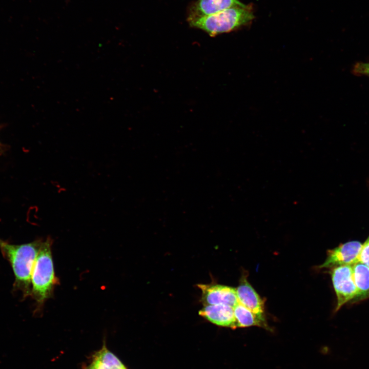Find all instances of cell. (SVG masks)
Instances as JSON below:
<instances>
[{"label":"cell","instance_id":"30bf717a","mask_svg":"<svg viewBox=\"0 0 369 369\" xmlns=\"http://www.w3.org/2000/svg\"><path fill=\"white\" fill-rule=\"evenodd\" d=\"M236 327L257 326L270 330L266 320H263L247 308L238 302L234 308Z\"/></svg>","mask_w":369,"mask_h":369},{"label":"cell","instance_id":"277c9868","mask_svg":"<svg viewBox=\"0 0 369 369\" xmlns=\"http://www.w3.org/2000/svg\"><path fill=\"white\" fill-rule=\"evenodd\" d=\"M332 269V280L337 299L336 312L348 301L357 298L358 292L353 279L352 265H341Z\"/></svg>","mask_w":369,"mask_h":369},{"label":"cell","instance_id":"4fadbf2b","mask_svg":"<svg viewBox=\"0 0 369 369\" xmlns=\"http://www.w3.org/2000/svg\"><path fill=\"white\" fill-rule=\"evenodd\" d=\"M357 262L362 263L369 267V237L362 244L358 255Z\"/></svg>","mask_w":369,"mask_h":369},{"label":"cell","instance_id":"8fae6325","mask_svg":"<svg viewBox=\"0 0 369 369\" xmlns=\"http://www.w3.org/2000/svg\"><path fill=\"white\" fill-rule=\"evenodd\" d=\"M354 283L357 290V298L369 297V267L357 262L352 265Z\"/></svg>","mask_w":369,"mask_h":369},{"label":"cell","instance_id":"9c48e42d","mask_svg":"<svg viewBox=\"0 0 369 369\" xmlns=\"http://www.w3.org/2000/svg\"><path fill=\"white\" fill-rule=\"evenodd\" d=\"M243 4L239 0H197L190 6L188 18L209 16Z\"/></svg>","mask_w":369,"mask_h":369},{"label":"cell","instance_id":"7a4b0ae2","mask_svg":"<svg viewBox=\"0 0 369 369\" xmlns=\"http://www.w3.org/2000/svg\"><path fill=\"white\" fill-rule=\"evenodd\" d=\"M52 243L50 237L43 240L32 272L30 296L35 301L36 313L41 311L45 302L52 296L55 286L59 283L52 255Z\"/></svg>","mask_w":369,"mask_h":369},{"label":"cell","instance_id":"5bb4252c","mask_svg":"<svg viewBox=\"0 0 369 369\" xmlns=\"http://www.w3.org/2000/svg\"><path fill=\"white\" fill-rule=\"evenodd\" d=\"M353 73L356 75L369 77V63H357L353 67Z\"/></svg>","mask_w":369,"mask_h":369},{"label":"cell","instance_id":"ba28073f","mask_svg":"<svg viewBox=\"0 0 369 369\" xmlns=\"http://www.w3.org/2000/svg\"><path fill=\"white\" fill-rule=\"evenodd\" d=\"M199 315L214 324L236 328L234 309L229 305L218 304L204 305L199 311Z\"/></svg>","mask_w":369,"mask_h":369},{"label":"cell","instance_id":"7c38bea8","mask_svg":"<svg viewBox=\"0 0 369 369\" xmlns=\"http://www.w3.org/2000/svg\"><path fill=\"white\" fill-rule=\"evenodd\" d=\"M90 366L95 369H127L120 360L105 346L95 355Z\"/></svg>","mask_w":369,"mask_h":369},{"label":"cell","instance_id":"8992f818","mask_svg":"<svg viewBox=\"0 0 369 369\" xmlns=\"http://www.w3.org/2000/svg\"><path fill=\"white\" fill-rule=\"evenodd\" d=\"M201 291V302L204 305L225 304L234 307L239 302L236 289L218 284H198Z\"/></svg>","mask_w":369,"mask_h":369},{"label":"cell","instance_id":"5b68a950","mask_svg":"<svg viewBox=\"0 0 369 369\" xmlns=\"http://www.w3.org/2000/svg\"><path fill=\"white\" fill-rule=\"evenodd\" d=\"M362 245L359 241H352L329 250L325 260L319 268L332 269L341 265H352L357 262Z\"/></svg>","mask_w":369,"mask_h":369},{"label":"cell","instance_id":"52a82bcc","mask_svg":"<svg viewBox=\"0 0 369 369\" xmlns=\"http://www.w3.org/2000/svg\"><path fill=\"white\" fill-rule=\"evenodd\" d=\"M247 274H243L236 289L238 302L249 309L260 319L266 320L264 302L247 280Z\"/></svg>","mask_w":369,"mask_h":369},{"label":"cell","instance_id":"3957f363","mask_svg":"<svg viewBox=\"0 0 369 369\" xmlns=\"http://www.w3.org/2000/svg\"><path fill=\"white\" fill-rule=\"evenodd\" d=\"M254 18L253 5L243 4L213 15L187 20L192 27L201 29L210 36H215L250 25Z\"/></svg>","mask_w":369,"mask_h":369},{"label":"cell","instance_id":"6da1fadb","mask_svg":"<svg viewBox=\"0 0 369 369\" xmlns=\"http://www.w3.org/2000/svg\"><path fill=\"white\" fill-rule=\"evenodd\" d=\"M43 240L15 244L0 239V250L9 262L14 275L13 290L20 291L24 298L30 296L31 278L36 257Z\"/></svg>","mask_w":369,"mask_h":369},{"label":"cell","instance_id":"9a60e30c","mask_svg":"<svg viewBox=\"0 0 369 369\" xmlns=\"http://www.w3.org/2000/svg\"><path fill=\"white\" fill-rule=\"evenodd\" d=\"M2 149V145L1 144L0 142V151Z\"/></svg>","mask_w":369,"mask_h":369}]
</instances>
